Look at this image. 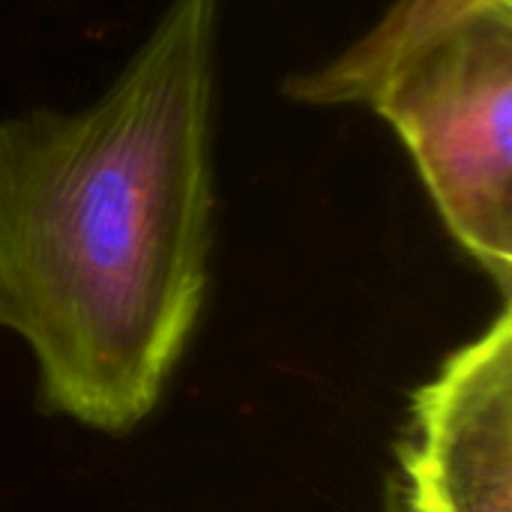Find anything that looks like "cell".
I'll use <instances>...</instances> for the list:
<instances>
[{
	"instance_id": "obj_4",
	"label": "cell",
	"mask_w": 512,
	"mask_h": 512,
	"mask_svg": "<svg viewBox=\"0 0 512 512\" xmlns=\"http://www.w3.org/2000/svg\"><path fill=\"white\" fill-rule=\"evenodd\" d=\"M501 3L512 0H396L342 54L312 72L294 75L288 96L303 105H375L408 63L477 12Z\"/></svg>"
},
{
	"instance_id": "obj_2",
	"label": "cell",
	"mask_w": 512,
	"mask_h": 512,
	"mask_svg": "<svg viewBox=\"0 0 512 512\" xmlns=\"http://www.w3.org/2000/svg\"><path fill=\"white\" fill-rule=\"evenodd\" d=\"M405 141L453 240L512 297V3L408 63L372 105Z\"/></svg>"
},
{
	"instance_id": "obj_1",
	"label": "cell",
	"mask_w": 512,
	"mask_h": 512,
	"mask_svg": "<svg viewBox=\"0 0 512 512\" xmlns=\"http://www.w3.org/2000/svg\"><path fill=\"white\" fill-rule=\"evenodd\" d=\"M219 9L171 0L87 108L0 120V330L105 435L153 414L204 309Z\"/></svg>"
},
{
	"instance_id": "obj_3",
	"label": "cell",
	"mask_w": 512,
	"mask_h": 512,
	"mask_svg": "<svg viewBox=\"0 0 512 512\" xmlns=\"http://www.w3.org/2000/svg\"><path fill=\"white\" fill-rule=\"evenodd\" d=\"M384 512H512V306L414 390Z\"/></svg>"
}]
</instances>
